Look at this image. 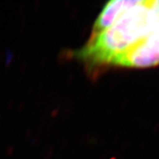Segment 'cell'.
<instances>
[{
	"mask_svg": "<svg viewBox=\"0 0 159 159\" xmlns=\"http://www.w3.org/2000/svg\"><path fill=\"white\" fill-rule=\"evenodd\" d=\"M136 0H114L107 2L93 25V35L104 31L122 16L130 7L134 6Z\"/></svg>",
	"mask_w": 159,
	"mask_h": 159,
	"instance_id": "obj_2",
	"label": "cell"
},
{
	"mask_svg": "<svg viewBox=\"0 0 159 159\" xmlns=\"http://www.w3.org/2000/svg\"><path fill=\"white\" fill-rule=\"evenodd\" d=\"M159 30V1H137L111 27L92 35L78 50V59L93 64L111 60Z\"/></svg>",
	"mask_w": 159,
	"mask_h": 159,
	"instance_id": "obj_1",
	"label": "cell"
}]
</instances>
